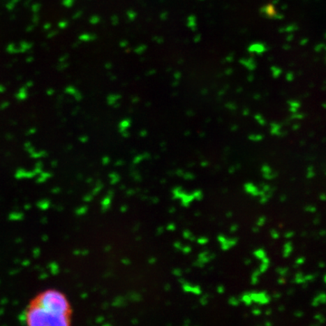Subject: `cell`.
<instances>
[{
    "mask_svg": "<svg viewBox=\"0 0 326 326\" xmlns=\"http://www.w3.org/2000/svg\"><path fill=\"white\" fill-rule=\"evenodd\" d=\"M69 304L65 296L56 290L39 294L28 307V326H69Z\"/></svg>",
    "mask_w": 326,
    "mask_h": 326,
    "instance_id": "obj_1",
    "label": "cell"
}]
</instances>
